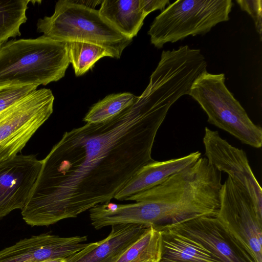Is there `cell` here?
<instances>
[{"mask_svg":"<svg viewBox=\"0 0 262 262\" xmlns=\"http://www.w3.org/2000/svg\"><path fill=\"white\" fill-rule=\"evenodd\" d=\"M142 2L147 15L156 10L163 11L167 5L170 4L169 0H142Z\"/></svg>","mask_w":262,"mask_h":262,"instance_id":"603a6c76","label":"cell"},{"mask_svg":"<svg viewBox=\"0 0 262 262\" xmlns=\"http://www.w3.org/2000/svg\"><path fill=\"white\" fill-rule=\"evenodd\" d=\"M38 262H66V259L64 258H52V259H48L41 261H39Z\"/></svg>","mask_w":262,"mask_h":262,"instance_id":"cb8c5ba5","label":"cell"},{"mask_svg":"<svg viewBox=\"0 0 262 262\" xmlns=\"http://www.w3.org/2000/svg\"><path fill=\"white\" fill-rule=\"evenodd\" d=\"M148 226L122 224L112 226L107 237L66 259V262H116Z\"/></svg>","mask_w":262,"mask_h":262,"instance_id":"4fadbf2b","label":"cell"},{"mask_svg":"<svg viewBox=\"0 0 262 262\" xmlns=\"http://www.w3.org/2000/svg\"><path fill=\"white\" fill-rule=\"evenodd\" d=\"M37 31L63 42L84 41L102 46L119 58L132 39L123 35L106 21L99 11L75 1L60 0L53 15L38 19Z\"/></svg>","mask_w":262,"mask_h":262,"instance_id":"277c9868","label":"cell"},{"mask_svg":"<svg viewBox=\"0 0 262 262\" xmlns=\"http://www.w3.org/2000/svg\"><path fill=\"white\" fill-rule=\"evenodd\" d=\"M36 85L10 86L0 88V115L28 94Z\"/></svg>","mask_w":262,"mask_h":262,"instance_id":"44dd1931","label":"cell"},{"mask_svg":"<svg viewBox=\"0 0 262 262\" xmlns=\"http://www.w3.org/2000/svg\"><path fill=\"white\" fill-rule=\"evenodd\" d=\"M33 155L16 156L0 163V219L26 205L42 167Z\"/></svg>","mask_w":262,"mask_h":262,"instance_id":"30bf717a","label":"cell"},{"mask_svg":"<svg viewBox=\"0 0 262 262\" xmlns=\"http://www.w3.org/2000/svg\"><path fill=\"white\" fill-rule=\"evenodd\" d=\"M189 95L206 113L209 123L244 144L256 148L261 147V128L252 121L226 87L224 74L203 72L194 81Z\"/></svg>","mask_w":262,"mask_h":262,"instance_id":"5b68a950","label":"cell"},{"mask_svg":"<svg viewBox=\"0 0 262 262\" xmlns=\"http://www.w3.org/2000/svg\"><path fill=\"white\" fill-rule=\"evenodd\" d=\"M86 236L63 237L49 233L23 239L0 251V262H38L66 259L86 247Z\"/></svg>","mask_w":262,"mask_h":262,"instance_id":"8fae6325","label":"cell"},{"mask_svg":"<svg viewBox=\"0 0 262 262\" xmlns=\"http://www.w3.org/2000/svg\"><path fill=\"white\" fill-rule=\"evenodd\" d=\"M144 262H152L151 261H144Z\"/></svg>","mask_w":262,"mask_h":262,"instance_id":"d4e9b609","label":"cell"},{"mask_svg":"<svg viewBox=\"0 0 262 262\" xmlns=\"http://www.w3.org/2000/svg\"><path fill=\"white\" fill-rule=\"evenodd\" d=\"M172 229L203 245L223 262H249L215 216H201L156 228Z\"/></svg>","mask_w":262,"mask_h":262,"instance_id":"7c38bea8","label":"cell"},{"mask_svg":"<svg viewBox=\"0 0 262 262\" xmlns=\"http://www.w3.org/2000/svg\"><path fill=\"white\" fill-rule=\"evenodd\" d=\"M70 63L66 42L43 35L7 41L0 46V88L57 81Z\"/></svg>","mask_w":262,"mask_h":262,"instance_id":"3957f363","label":"cell"},{"mask_svg":"<svg viewBox=\"0 0 262 262\" xmlns=\"http://www.w3.org/2000/svg\"><path fill=\"white\" fill-rule=\"evenodd\" d=\"M29 0H0V46L10 37L21 35L20 27L27 20Z\"/></svg>","mask_w":262,"mask_h":262,"instance_id":"ac0fdd59","label":"cell"},{"mask_svg":"<svg viewBox=\"0 0 262 262\" xmlns=\"http://www.w3.org/2000/svg\"><path fill=\"white\" fill-rule=\"evenodd\" d=\"M66 43L70 62L77 76L84 74L100 59L104 57L114 58L109 50L97 44L78 41Z\"/></svg>","mask_w":262,"mask_h":262,"instance_id":"d6986e66","label":"cell"},{"mask_svg":"<svg viewBox=\"0 0 262 262\" xmlns=\"http://www.w3.org/2000/svg\"><path fill=\"white\" fill-rule=\"evenodd\" d=\"M241 9L247 12L252 18L257 32L261 40L262 1L261 0H236Z\"/></svg>","mask_w":262,"mask_h":262,"instance_id":"7402d4cb","label":"cell"},{"mask_svg":"<svg viewBox=\"0 0 262 262\" xmlns=\"http://www.w3.org/2000/svg\"><path fill=\"white\" fill-rule=\"evenodd\" d=\"M205 155L219 171L227 173L242 185L262 215V189L249 164L245 152L233 146L217 131L206 127L203 138Z\"/></svg>","mask_w":262,"mask_h":262,"instance_id":"9c48e42d","label":"cell"},{"mask_svg":"<svg viewBox=\"0 0 262 262\" xmlns=\"http://www.w3.org/2000/svg\"><path fill=\"white\" fill-rule=\"evenodd\" d=\"M158 229L162 235L160 262H223L198 242L169 228Z\"/></svg>","mask_w":262,"mask_h":262,"instance_id":"2e32d148","label":"cell"},{"mask_svg":"<svg viewBox=\"0 0 262 262\" xmlns=\"http://www.w3.org/2000/svg\"><path fill=\"white\" fill-rule=\"evenodd\" d=\"M162 248L161 231L150 226L116 262H160Z\"/></svg>","mask_w":262,"mask_h":262,"instance_id":"e0dca14e","label":"cell"},{"mask_svg":"<svg viewBox=\"0 0 262 262\" xmlns=\"http://www.w3.org/2000/svg\"><path fill=\"white\" fill-rule=\"evenodd\" d=\"M231 0H178L168 5L151 23L148 34L158 49L189 36L204 35L229 19Z\"/></svg>","mask_w":262,"mask_h":262,"instance_id":"8992f818","label":"cell"},{"mask_svg":"<svg viewBox=\"0 0 262 262\" xmlns=\"http://www.w3.org/2000/svg\"><path fill=\"white\" fill-rule=\"evenodd\" d=\"M201 157L197 151L167 161H154L139 169L114 198L126 201L132 195L147 190L163 182L173 173L195 163Z\"/></svg>","mask_w":262,"mask_h":262,"instance_id":"5bb4252c","label":"cell"},{"mask_svg":"<svg viewBox=\"0 0 262 262\" xmlns=\"http://www.w3.org/2000/svg\"><path fill=\"white\" fill-rule=\"evenodd\" d=\"M167 111L148 92L104 122L66 132L42 160L21 215L29 225L48 226L110 202L142 167Z\"/></svg>","mask_w":262,"mask_h":262,"instance_id":"6da1fadb","label":"cell"},{"mask_svg":"<svg viewBox=\"0 0 262 262\" xmlns=\"http://www.w3.org/2000/svg\"><path fill=\"white\" fill-rule=\"evenodd\" d=\"M50 89L36 90L0 115V163L21 151L53 111Z\"/></svg>","mask_w":262,"mask_h":262,"instance_id":"ba28073f","label":"cell"},{"mask_svg":"<svg viewBox=\"0 0 262 262\" xmlns=\"http://www.w3.org/2000/svg\"><path fill=\"white\" fill-rule=\"evenodd\" d=\"M98 11L119 32L132 39L137 35L147 15L142 0L102 1Z\"/></svg>","mask_w":262,"mask_h":262,"instance_id":"9a60e30c","label":"cell"},{"mask_svg":"<svg viewBox=\"0 0 262 262\" xmlns=\"http://www.w3.org/2000/svg\"><path fill=\"white\" fill-rule=\"evenodd\" d=\"M221 172L200 157L160 184L128 198L127 222L159 228L201 216H215L220 208Z\"/></svg>","mask_w":262,"mask_h":262,"instance_id":"7a4b0ae2","label":"cell"},{"mask_svg":"<svg viewBox=\"0 0 262 262\" xmlns=\"http://www.w3.org/2000/svg\"><path fill=\"white\" fill-rule=\"evenodd\" d=\"M215 217L249 262H262V215L244 188L230 176L222 184Z\"/></svg>","mask_w":262,"mask_h":262,"instance_id":"52a82bcc","label":"cell"},{"mask_svg":"<svg viewBox=\"0 0 262 262\" xmlns=\"http://www.w3.org/2000/svg\"><path fill=\"white\" fill-rule=\"evenodd\" d=\"M136 98L137 96L128 92L107 95L91 106L83 121L91 123L104 122L129 106Z\"/></svg>","mask_w":262,"mask_h":262,"instance_id":"ffe728a7","label":"cell"}]
</instances>
